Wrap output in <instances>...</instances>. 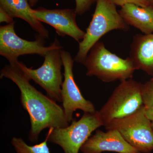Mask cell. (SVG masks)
I'll return each mask as SVG.
<instances>
[{"label":"cell","mask_w":153,"mask_h":153,"mask_svg":"<svg viewBox=\"0 0 153 153\" xmlns=\"http://www.w3.org/2000/svg\"><path fill=\"white\" fill-rule=\"evenodd\" d=\"M13 22V18L11 17L2 8L0 7V22H5L7 24H9Z\"/></svg>","instance_id":"19"},{"label":"cell","mask_w":153,"mask_h":153,"mask_svg":"<svg viewBox=\"0 0 153 153\" xmlns=\"http://www.w3.org/2000/svg\"><path fill=\"white\" fill-rule=\"evenodd\" d=\"M120 14L129 26L137 28L144 34L153 33L152 7H142L128 4L122 7Z\"/></svg>","instance_id":"14"},{"label":"cell","mask_w":153,"mask_h":153,"mask_svg":"<svg viewBox=\"0 0 153 153\" xmlns=\"http://www.w3.org/2000/svg\"><path fill=\"white\" fill-rule=\"evenodd\" d=\"M143 105L147 116L153 121V79L143 84L142 89Z\"/></svg>","instance_id":"16"},{"label":"cell","mask_w":153,"mask_h":153,"mask_svg":"<svg viewBox=\"0 0 153 153\" xmlns=\"http://www.w3.org/2000/svg\"><path fill=\"white\" fill-rule=\"evenodd\" d=\"M142 83L131 79L121 81L108 100L98 111L104 126L111 121L137 111L143 105Z\"/></svg>","instance_id":"5"},{"label":"cell","mask_w":153,"mask_h":153,"mask_svg":"<svg viewBox=\"0 0 153 153\" xmlns=\"http://www.w3.org/2000/svg\"><path fill=\"white\" fill-rule=\"evenodd\" d=\"M129 25L118 13L110 0H97L91 21L79 43L74 61L83 64L91 49L106 33L114 30L128 31Z\"/></svg>","instance_id":"3"},{"label":"cell","mask_w":153,"mask_h":153,"mask_svg":"<svg viewBox=\"0 0 153 153\" xmlns=\"http://www.w3.org/2000/svg\"><path fill=\"white\" fill-rule=\"evenodd\" d=\"M62 49L58 48L49 51L44 57L42 66L36 69L29 68L19 61L15 65L30 80L44 88L49 97L58 102H62L61 85L63 81L61 69L63 64L60 54Z\"/></svg>","instance_id":"8"},{"label":"cell","mask_w":153,"mask_h":153,"mask_svg":"<svg viewBox=\"0 0 153 153\" xmlns=\"http://www.w3.org/2000/svg\"><path fill=\"white\" fill-rule=\"evenodd\" d=\"M148 1L150 7H151V5L153 4V0H148Z\"/></svg>","instance_id":"21"},{"label":"cell","mask_w":153,"mask_h":153,"mask_svg":"<svg viewBox=\"0 0 153 153\" xmlns=\"http://www.w3.org/2000/svg\"><path fill=\"white\" fill-rule=\"evenodd\" d=\"M115 5L121 7L128 4H133L142 7L149 6L148 0H110Z\"/></svg>","instance_id":"18"},{"label":"cell","mask_w":153,"mask_h":153,"mask_svg":"<svg viewBox=\"0 0 153 153\" xmlns=\"http://www.w3.org/2000/svg\"><path fill=\"white\" fill-rule=\"evenodd\" d=\"M48 137L40 143L29 146L21 138L13 137L11 143L16 153H51L48 145Z\"/></svg>","instance_id":"15"},{"label":"cell","mask_w":153,"mask_h":153,"mask_svg":"<svg viewBox=\"0 0 153 153\" xmlns=\"http://www.w3.org/2000/svg\"><path fill=\"white\" fill-rule=\"evenodd\" d=\"M0 78L10 79L20 91L22 106L30 116V141H38L39 134L45 129L69 126L63 107L31 85L30 79L18 66L6 65L1 70Z\"/></svg>","instance_id":"1"},{"label":"cell","mask_w":153,"mask_h":153,"mask_svg":"<svg viewBox=\"0 0 153 153\" xmlns=\"http://www.w3.org/2000/svg\"><path fill=\"white\" fill-rule=\"evenodd\" d=\"M63 68L64 80L61 85V97L63 108L68 122L73 120V114L77 110L84 113L96 111L94 105L85 99L74 79L73 69L74 60L71 54L65 50H60Z\"/></svg>","instance_id":"9"},{"label":"cell","mask_w":153,"mask_h":153,"mask_svg":"<svg viewBox=\"0 0 153 153\" xmlns=\"http://www.w3.org/2000/svg\"></svg>","instance_id":"24"},{"label":"cell","mask_w":153,"mask_h":153,"mask_svg":"<svg viewBox=\"0 0 153 153\" xmlns=\"http://www.w3.org/2000/svg\"><path fill=\"white\" fill-rule=\"evenodd\" d=\"M82 64L87 76H96L105 82L131 79L137 70L130 57H119L99 41L91 49Z\"/></svg>","instance_id":"2"},{"label":"cell","mask_w":153,"mask_h":153,"mask_svg":"<svg viewBox=\"0 0 153 153\" xmlns=\"http://www.w3.org/2000/svg\"><path fill=\"white\" fill-rule=\"evenodd\" d=\"M152 79H153V76L152 78Z\"/></svg>","instance_id":"23"},{"label":"cell","mask_w":153,"mask_h":153,"mask_svg":"<svg viewBox=\"0 0 153 153\" xmlns=\"http://www.w3.org/2000/svg\"><path fill=\"white\" fill-rule=\"evenodd\" d=\"M38 0H29V3L31 7H33L38 2Z\"/></svg>","instance_id":"20"},{"label":"cell","mask_w":153,"mask_h":153,"mask_svg":"<svg viewBox=\"0 0 153 153\" xmlns=\"http://www.w3.org/2000/svg\"><path fill=\"white\" fill-rule=\"evenodd\" d=\"M130 57L137 69L153 76V34L137 35L131 44Z\"/></svg>","instance_id":"12"},{"label":"cell","mask_w":153,"mask_h":153,"mask_svg":"<svg viewBox=\"0 0 153 153\" xmlns=\"http://www.w3.org/2000/svg\"><path fill=\"white\" fill-rule=\"evenodd\" d=\"M82 153H102L114 152L117 153H141L129 144L116 130H107L106 132L97 130L80 148Z\"/></svg>","instance_id":"11"},{"label":"cell","mask_w":153,"mask_h":153,"mask_svg":"<svg viewBox=\"0 0 153 153\" xmlns=\"http://www.w3.org/2000/svg\"><path fill=\"white\" fill-rule=\"evenodd\" d=\"M15 24L14 22L0 27V55L8 60L10 65H16L22 55L36 54L44 57L49 51L62 48L57 38L47 47L44 38L40 36L34 41L22 39L15 32Z\"/></svg>","instance_id":"7"},{"label":"cell","mask_w":153,"mask_h":153,"mask_svg":"<svg viewBox=\"0 0 153 153\" xmlns=\"http://www.w3.org/2000/svg\"><path fill=\"white\" fill-rule=\"evenodd\" d=\"M152 128L153 131V121H152Z\"/></svg>","instance_id":"22"},{"label":"cell","mask_w":153,"mask_h":153,"mask_svg":"<svg viewBox=\"0 0 153 153\" xmlns=\"http://www.w3.org/2000/svg\"><path fill=\"white\" fill-rule=\"evenodd\" d=\"M33 13L41 23L52 26L59 36H69L79 43L85 36V32L81 30L76 24L75 10L39 8L33 10Z\"/></svg>","instance_id":"10"},{"label":"cell","mask_w":153,"mask_h":153,"mask_svg":"<svg viewBox=\"0 0 153 153\" xmlns=\"http://www.w3.org/2000/svg\"><path fill=\"white\" fill-rule=\"evenodd\" d=\"M76 3L75 11L76 14L82 15L89 9L95 0H75Z\"/></svg>","instance_id":"17"},{"label":"cell","mask_w":153,"mask_h":153,"mask_svg":"<svg viewBox=\"0 0 153 153\" xmlns=\"http://www.w3.org/2000/svg\"><path fill=\"white\" fill-rule=\"evenodd\" d=\"M1 7L12 17L24 20L41 37L49 38V33L42 23L35 17L29 0H0Z\"/></svg>","instance_id":"13"},{"label":"cell","mask_w":153,"mask_h":153,"mask_svg":"<svg viewBox=\"0 0 153 153\" xmlns=\"http://www.w3.org/2000/svg\"><path fill=\"white\" fill-rule=\"evenodd\" d=\"M104 126L99 111L84 113L77 121L61 128H49L48 142L60 146L64 153H78L92 133Z\"/></svg>","instance_id":"4"},{"label":"cell","mask_w":153,"mask_h":153,"mask_svg":"<svg viewBox=\"0 0 153 153\" xmlns=\"http://www.w3.org/2000/svg\"><path fill=\"white\" fill-rule=\"evenodd\" d=\"M104 127L107 130L118 131L130 145L141 153L153 152L152 121L147 116L143 105L133 114L114 120Z\"/></svg>","instance_id":"6"}]
</instances>
